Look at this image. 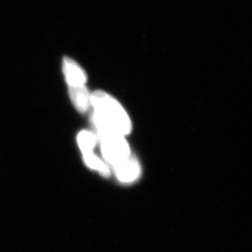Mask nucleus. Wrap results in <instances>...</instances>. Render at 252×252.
<instances>
[{"instance_id": "obj_4", "label": "nucleus", "mask_w": 252, "mask_h": 252, "mask_svg": "<svg viewBox=\"0 0 252 252\" xmlns=\"http://www.w3.org/2000/svg\"><path fill=\"white\" fill-rule=\"evenodd\" d=\"M114 168L119 180L124 182H130L135 180L139 176V173H140L138 163L131 156L124 162L116 164Z\"/></svg>"}, {"instance_id": "obj_1", "label": "nucleus", "mask_w": 252, "mask_h": 252, "mask_svg": "<svg viewBox=\"0 0 252 252\" xmlns=\"http://www.w3.org/2000/svg\"><path fill=\"white\" fill-rule=\"evenodd\" d=\"M92 121L99 136L102 153L108 162L115 166L130 157V150L125 135L108 126L95 113H94Z\"/></svg>"}, {"instance_id": "obj_2", "label": "nucleus", "mask_w": 252, "mask_h": 252, "mask_svg": "<svg viewBox=\"0 0 252 252\" xmlns=\"http://www.w3.org/2000/svg\"><path fill=\"white\" fill-rule=\"evenodd\" d=\"M91 104L94 107L97 114L108 126L114 128L122 135H126L131 131V122L126 110L116 100L102 91H97L91 95Z\"/></svg>"}, {"instance_id": "obj_7", "label": "nucleus", "mask_w": 252, "mask_h": 252, "mask_svg": "<svg viewBox=\"0 0 252 252\" xmlns=\"http://www.w3.org/2000/svg\"><path fill=\"white\" fill-rule=\"evenodd\" d=\"M83 157H84V161L86 162V164L88 166H90L91 168L98 170L104 176L109 175V169H108V166L102 162L99 158H97L94 153H85V154H83Z\"/></svg>"}, {"instance_id": "obj_6", "label": "nucleus", "mask_w": 252, "mask_h": 252, "mask_svg": "<svg viewBox=\"0 0 252 252\" xmlns=\"http://www.w3.org/2000/svg\"><path fill=\"white\" fill-rule=\"evenodd\" d=\"M96 136L91 132L82 131L78 136V142L83 154L93 153L94 146L96 145Z\"/></svg>"}, {"instance_id": "obj_5", "label": "nucleus", "mask_w": 252, "mask_h": 252, "mask_svg": "<svg viewBox=\"0 0 252 252\" xmlns=\"http://www.w3.org/2000/svg\"><path fill=\"white\" fill-rule=\"evenodd\" d=\"M69 95L72 100L73 104L79 111L85 112L90 108L91 95L87 89L84 87V85L70 87Z\"/></svg>"}, {"instance_id": "obj_3", "label": "nucleus", "mask_w": 252, "mask_h": 252, "mask_svg": "<svg viewBox=\"0 0 252 252\" xmlns=\"http://www.w3.org/2000/svg\"><path fill=\"white\" fill-rule=\"evenodd\" d=\"M63 70L70 87L81 86L85 83L86 77L81 67L68 57L63 58Z\"/></svg>"}]
</instances>
